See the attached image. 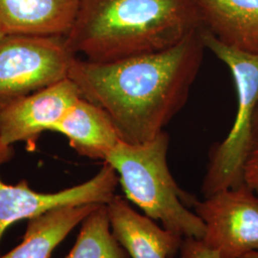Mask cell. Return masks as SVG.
Masks as SVG:
<instances>
[{
	"instance_id": "1",
	"label": "cell",
	"mask_w": 258,
	"mask_h": 258,
	"mask_svg": "<svg viewBox=\"0 0 258 258\" xmlns=\"http://www.w3.org/2000/svg\"><path fill=\"white\" fill-rule=\"evenodd\" d=\"M200 29L165 51L109 62L76 56L70 78L82 96L105 111L121 142L150 141L183 108L203 60Z\"/></svg>"
},
{
	"instance_id": "11",
	"label": "cell",
	"mask_w": 258,
	"mask_h": 258,
	"mask_svg": "<svg viewBox=\"0 0 258 258\" xmlns=\"http://www.w3.org/2000/svg\"><path fill=\"white\" fill-rule=\"evenodd\" d=\"M204 29L220 42L258 55V0H194Z\"/></svg>"
},
{
	"instance_id": "7",
	"label": "cell",
	"mask_w": 258,
	"mask_h": 258,
	"mask_svg": "<svg viewBox=\"0 0 258 258\" xmlns=\"http://www.w3.org/2000/svg\"><path fill=\"white\" fill-rule=\"evenodd\" d=\"M194 209L206 226L201 240L220 257L258 251V194L247 184L212 194Z\"/></svg>"
},
{
	"instance_id": "12",
	"label": "cell",
	"mask_w": 258,
	"mask_h": 258,
	"mask_svg": "<svg viewBox=\"0 0 258 258\" xmlns=\"http://www.w3.org/2000/svg\"><path fill=\"white\" fill-rule=\"evenodd\" d=\"M64 135L69 145L82 156L102 160L120 140L106 112L93 102L81 98L53 128Z\"/></svg>"
},
{
	"instance_id": "5",
	"label": "cell",
	"mask_w": 258,
	"mask_h": 258,
	"mask_svg": "<svg viewBox=\"0 0 258 258\" xmlns=\"http://www.w3.org/2000/svg\"><path fill=\"white\" fill-rule=\"evenodd\" d=\"M75 57L65 37L0 38V114L20 99L68 78Z\"/></svg>"
},
{
	"instance_id": "20",
	"label": "cell",
	"mask_w": 258,
	"mask_h": 258,
	"mask_svg": "<svg viewBox=\"0 0 258 258\" xmlns=\"http://www.w3.org/2000/svg\"></svg>"
},
{
	"instance_id": "9",
	"label": "cell",
	"mask_w": 258,
	"mask_h": 258,
	"mask_svg": "<svg viewBox=\"0 0 258 258\" xmlns=\"http://www.w3.org/2000/svg\"><path fill=\"white\" fill-rule=\"evenodd\" d=\"M106 206L112 233L129 257L173 258L181 249L182 236L160 228L122 197L115 195Z\"/></svg>"
},
{
	"instance_id": "16",
	"label": "cell",
	"mask_w": 258,
	"mask_h": 258,
	"mask_svg": "<svg viewBox=\"0 0 258 258\" xmlns=\"http://www.w3.org/2000/svg\"><path fill=\"white\" fill-rule=\"evenodd\" d=\"M244 183L258 194V135L245 164Z\"/></svg>"
},
{
	"instance_id": "17",
	"label": "cell",
	"mask_w": 258,
	"mask_h": 258,
	"mask_svg": "<svg viewBox=\"0 0 258 258\" xmlns=\"http://www.w3.org/2000/svg\"><path fill=\"white\" fill-rule=\"evenodd\" d=\"M242 258H258V251H251Z\"/></svg>"
},
{
	"instance_id": "4",
	"label": "cell",
	"mask_w": 258,
	"mask_h": 258,
	"mask_svg": "<svg viewBox=\"0 0 258 258\" xmlns=\"http://www.w3.org/2000/svg\"><path fill=\"white\" fill-rule=\"evenodd\" d=\"M204 45L231 71L237 94V110L228 136L212 150L202 192L205 198L244 183V167L255 140L258 108V55H249L220 42L200 28Z\"/></svg>"
},
{
	"instance_id": "13",
	"label": "cell",
	"mask_w": 258,
	"mask_h": 258,
	"mask_svg": "<svg viewBox=\"0 0 258 258\" xmlns=\"http://www.w3.org/2000/svg\"><path fill=\"white\" fill-rule=\"evenodd\" d=\"M100 205L58 207L29 219L21 243L0 258H51L55 248Z\"/></svg>"
},
{
	"instance_id": "3",
	"label": "cell",
	"mask_w": 258,
	"mask_h": 258,
	"mask_svg": "<svg viewBox=\"0 0 258 258\" xmlns=\"http://www.w3.org/2000/svg\"><path fill=\"white\" fill-rule=\"evenodd\" d=\"M168 146L165 131L142 144L120 141L104 163L117 172L126 198L148 217L184 238L203 239L206 226L188 210L198 200L179 187L171 175L166 160Z\"/></svg>"
},
{
	"instance_id": "14",
	"label": "cell",
	"mask_w": 258,
	"mask_h": 258,
	"mask_svg": "<svg viewBox=\"0 0 258 258\" xmlns=\"http://www.w3.org/2000/svg\"><path fill=\"white\" fill-rule=\"evenodd\" d=\"M65 258H130L112 233L106 204L82 222L78 238Z\"/></svg>"
},
{
	"instance_id": "10",
	"label": "cell",
	"mask_w": 258,
	"mask_h": 258,
	"mask_svg": "<svg viewBox=\"0 0 258 258\" xmlns=\"http://www.w3.org/2000/svg\"><path fill=\"white\" fill-rule=\"evenodd\" d=\"M79 0H0V25L6 35L66 37Z\"/></svg>"
},
{
	"instance_id": "6",
	"label": "cell",
	"mask_w": 258,
	"mask_h": 258,
	"mask_svg": "<svg viewBox=\"0 0 258 258\" xmlns=\"http://www.w3.org/2000/svg\"><path fill=\"white\" fill-rule=\"evenodd\" d=\"M13 156V147L0 142V167ZM118 184L119 176L107 163L90 180L54 194L37 192L25 180L17 184H5L0 177V245L4 232L17 222L58 207L109 203Z\"/></svg>"
},
{
	"instance_id": "15",
	"label": "cell",
	"mask_w": 258,
	"mask_h": 258,
	"mask_svg": "<svg viewBox=\"0 0 258 258\" xmlns=\"http://www.w3.org/2000/svg\"><path fill=\"white\" fill-rule=\"evenodd\" d=\"M180 258H221L217 251L209 248L201 239L186 237L183 239Z\"/></svg>"
},
{
	"instance_id": "19",
	"label": "cell",
	"mask_w": 258,
	"mask_h": 258,
	"mask_svg": "<svg viewBox=\"0 0 258 258\" xmlns=\"http://www.w3.org/2000/svg\"><path fill=\"white\" fill-rule=\"evenodd\" d=\"M4 36H6V34H5L4 30L2 29L1 25H0V38H2V37H4Z\"/></svg>"
},
{
	"instance_id": "8",
	"label": "cell",
	"mask_w": 258,
	"mask_h": 258,
	"mask_svg": "<svg viewBox=\"0 0 258 258\" xmlns=\"http://www.w3.org/2000/svg\"><path fill=\"white\" fill-rule=\"evenodd\" d=\"M82 97L78 85L66 78L20 99L0 114V142L30 143L43 131H53Z\"/></svg>"
},
{
	"instance_id": "18",
	"label": "cell",
	"mask_w": 258,
	"mask_h": 258,
	"mask_svg": "<svg viewBox=\"0 0 258 258\" xmlns=\"http://www.w3.org/2000/svg\"><path fill=\"white\" fill-rule=\"evenodd\" d=\"M254 130H255V135H258V108L255 114V120H254Z\"/></svg>"
},
{
	"instance_id": "2",
	"label": "cell",
	"mask_w": 258,
	"mask_h": 258,
	"mask_svg": "<svg viewBox=\"0 0 258 258\" xmlns=\"http://www.w3.org/2000/svg\"><path fill=\"white\" fill-rule=\"evenodd\" d=\"M201 26L194 0H79L65 42L76 56L109 62L165 51Z\"/></svg>"
}]
</instances>
